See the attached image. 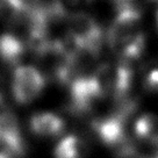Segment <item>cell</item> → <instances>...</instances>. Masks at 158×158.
<instances>
[{
	"instance_id": "6da1fadb",
	"label": "cell",
	"mask_w": 158,
	"mask_h": 158,
	"mask_svg": "<svg viewBox=\"0 0 158 158\" xmlns=\"http://www.w3.org/2000/svg\"><path fill=\"white\" fill-rule=\"evenodd\" d=\"M142 34L141 10L138 7L128 5L120 8L112 21L106 33V43L114 54L118 56L127 45Z\"/></svg>"
},
{
	"instance_id": "7a4b0ae2",
	"label": "cell",
	"mask_w": 158,
	"mask_h": 158,
	"mask_svg": "<svg viewBox=\"0 0 158 158\" xmlns=\"http://www.w3.org/2000/svg\"><path fill=\"white\" fill-rule=\"evenodd\" d=\"M47 79L33 65H18L12 74V95L20 105H27L37 99L44 91Z\"/></svg>"
},
{
	"instance_id": "3957f363",
	"label": "cell",
	"mask_w": 158,
	"mask_h": 158,
	"mask_svg": "<svg viewBox=\"0 0 158 158\" xmlns=\"http://www.w3.org/2000/svg\"><path fill=\"white\" fill-rule=\"evenodd\" d=\"M66 33L83 48H87L100 56L106 42V34L93 16L83 12L71 15L68 19Z\"/></svg>"
},
{
	"instance_id": "277c9868",
	"label": "cell",
	"mask_w": 158,
	"mask_h": 158,
	"mask_svg": "<svg viewBox=\"0 0 158 158\" xmlns=\"http://www.w3.org/2000/svg\"><path fill=\"white\" fill-rule=\"evenodd\" d=\"M29 129L37 137L52 138L65 130V121L57 114L41 112L29 118Z\"/></svg>"
},
{
	"instance_id": "5b68a950",
	"label": "cell",
	"mask_w": 158,
	"mask_h": 158,
	"mask_svg": "<svg viewBox=\"0 0 158 158\" xmlns=\"http://www.w3.org/2000/svg\"><path fill=\"white\" fill-rule=\"evenodd\" d=\"M28 45L10 31L0 35V60L10 66H18L23 58Z\"/></svg>"
},
{
	"instance_id": "8992f818",
	"label": "cell",
	"mask_w": 158,
	"mask_h": 158,
	"mask_svg": "<svg viewBox=\"0 0 158 158\" xmlns=\"http://www.w3.org/2000/svg\"><path fill=\"white\" fill-rule=\"evenodd\" d=\"M89 152V143L78 135H66L54 149V158H84Z\"/></svg>"
},
{
	"instance_id": "52a82bcc",
	"label": "cell",
	"mask_w": 158,
	"mask_h": 158,
	"mask_svg": "<svg viewBox=\"0 0 158 158\" xmlns=\"http://www.w3.org/2000/svg\"><path fill=\"white\" fill-rule=\"evenodd\" d=\"M134 134L137 139L158 144V115L145 113L138 116L134 123Z\"/></svg>"
},
{
	"instance_id": "ba28073f",
	"label": "cell",
	"mask_w": 158,
	"mask_h": 158,
	"mask_svg": "<svg viewBox=\"0 0 158 158\" xmlns=\"http://www.w3.org/2000/svg\"><path fill=\"white\" fill-rule=\"evenodd\" d=\"M25 10L21 0H0V21L7 26L13 25Z\"/></svg>"
},
{
	"instance_id": "9c48e42d",
	"label": "cell",
	"mask_w": 158,
	"mask_h": 158,
	"mask_svg": "<svg viewBox=\"0 0 158 158\" xmlns=\"http://www.w3.org/2000/svg\"><path fill=\"white\" fill-rule=\"evenodd\" d=\"M144 86L150 92L158 93V69L151 70L147 74L145 80H144Z\"/></svg>"
},
{
	"instance_id": "30bf717a",
	"label": "cell",
	"mask_w": 158,
	"mask_h": 158,
	"mask_svg": "<svg viewBox=\"0 0 158 158\" xmlns=\"http://www.w3.org/2000/svg\"><path fill=\"white\" fill-rule=\"evenodd\" d=\"M114 1H115V4L118 5V10H120V8H122V7H126V6L130 5V1H131V0H114Z\"/></svg>"
},
{
	"instance_id": "8fae6325",
	"label": "cell",
	"mask_w": 158,
	"mask_h": 158,
	"mask_svg": "<svg viewBox=\"0 0 158 158\" xmlns=\"http://www.w3.org/2000/svg\"><path fill=\"white\" fill-rule=\"evenodd\" d=\"M157 25H158V16H157Z\"/></svg>"
},
{
	"instance_id": "7c38bea8",
	"label": "cell",
	"mask_w": 158,
	"mask_h": 158,
	"mask_svg": "<svg viewBox=\"0 0 158 158\" xmlns=\"http://www.w3.org/2000/svg\"><path fill=\"white\" fill-rule=\"evenodd\" d=\"M156 1H158V0H156Z\"/></svg>"
}]
</instances>
